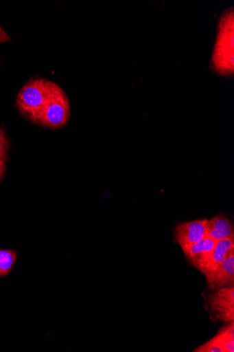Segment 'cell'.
Here are the masks:
<instances>
[{"label": "cell", "instance_id": "obj_1", "mask_svg": "<svg viewBox=\"0 0 234 352\" xmlns=\"http://www.w3.org/2000/svg\"><path fill=\"white\" fill-rule=\"evenodd\" d=\"M233 8H228L221 16L211 61V68L217 73L231 76L233 65Z\"/></svg>", "mask_w": 234, "mask_h": 352}, {"label": "cell", "instance_id": "obj_2", "mask_svg": "<svg viewBox=\"0 0 234 352\" xmlns=\"http://www.w3.org/2000/svg\"><path fill=\"white\" fill-rule=\"evenodd\" d=\"M54 84L43 78H33L28 80L17 95V109L30 120L47 102Z\"/></svg>", "mask_w": 234, "mask_h": 352}, {"label": "cell", "instance_id": "obj_3", "mask_svg": "<svg viewBox=\"0 0 234 352\" xmlns=\"http://www.w3.org/2000/svg\"><path fill=\"white\" fill-rule=\"evenodd\" d=\"M70 116L71 105L68 96L55 83L49 100L30 120L50 129H58L68 122Z\"/></svg>", "mask_w": 234, "mask_h": 352}, {"label": "cell", "instance_id": "obj_4", "mask_svg": "<svg viewBox=\"0 0 234 352\" xmlns=\"http://www.w3.org/2000/svg\"><path fill=\"white\" fill-rule=\"evenodd\" d=\"M207 306L216 321L229 323L234 320V285L221 287L211 294Z\"/></svg>", "mask_w": 234, "mask_h": 352}, {"label": "cell", "instance_id": "obj_5", "mask_svg": "<svg viewBox=\"0 0 234 352\" xmlns=\"http://www.w3.org/2000/svg\"><path fill=\"white\" fill-rule=\"evenodd\" d=\"M207 221V219H200L179 223L174 234L180 247L194 244L205 239Z\"/></svg>", "mask_w": 234, "mask_h": 352}, {"label": "cell", "instance_id": "obj_6", "mask_svg": "<svg viewBox=\"0 0 234 352\" xmlns=\"http://www.w3.org/2000/svg\"><path fill=\"white\" fill-rule=\"evenodd\" d=\"M234 249V238L218 241L214 249L202 262L193 267L207 276L224 262L229 252Z\"/></svg>", "mask_w": 234, "mask_h": 352}, {"label": "cell", "instance_id": "obj_7", "mask_svg": "<svg viewBox=\"0 0 234 352\" xmlns=\"http://www.w3.org/2000/svg\"><path fill=\"white\" fill-rule=\"evenodd\" d=\"M206 278L210 292L234 285V249L229 252L221 265Z\"/></svg>", "mask_w": 234, "mask_h": 352}, {"label": "cell", "instance_id": "obj_8", "mask_svg": "<svg viewBox=\"0 0 234 352\" xmlns=\"http://www.w3.org/2000/svg\"><path fill=\"white\" fill-rule=\"evenodd\" d=\"M206 238L216 242L234 238V230L231 221L223 216H216L208 219L206 226Z\"/></svg>", "mask_w": 234, "mask_h": 352}, {"label": "cell", "instance_id": "obj_9", "mask_svg": "<svg viewBox=\"0 0 234 352\" xmlns=\"http://www.w3.org/2000/svg\"><path fill=\"white\" fill-rule=\"evenodd\" d=\"M216 241L205 238L194 244L181 247L185 258L194 266L203 261L214 249Z\"/></svg>", "mask_w": 234, "mask_h": 352}, {"label": "cell", "instance_id": "obj_10", "mask_svg": "<svg viewBox=\"0 0 234 352\" xmlns=\"http://www.w3.org/2000/svg\"><path fill=\"white\" fill-rule=\"evenodd\" d=\"M221 346L224 352L234 351V322H229L213 338Z\"/></svg>", "mask_w": 234, "mask_h": 352}, {"label": "cell", "instance_id": "obj_11", "mask_svg": "<svg viewBox=\"0 0 234 352\" xmlns=\"http://www.w3.org/2000/svg\"><path fill=\"white\" fill-rule=\"evenodd\" d=\"M17 258L14 250L0 249V276H7L12 270Z\"/></svg>", "mask_w": 234, "mask_h": 352}, {"label": "cell", "instance_id": "obj_12", "mask_svg": "<svg viewBox=\"0 0 234 352\" xmlns=\"http://www.w3.org/2000/svg\"><path fill=\"white\" fill-rule=\"evenodd\" d=\"M194 352H224L221 346L212 338L205 344L195 349Z\"/></svg>", "mask_w": 234, "mask_h": 352}, {"label": "cell", "instance_id": "obj_13", "mask_svg": "<svg viewBox=\"0 0 234 352\" xmlns=\"http://www.w3.org/2000/svg\"><path fill=\"white\" fill-rule=\"evenodd\" d=\"M9 150V141L5 131L0 128V159L7 160Z\"/></svg>", "mask_w": 234, "mask_h": 352}, {"label": "cell", "instance_id": "obj_14", "mask_svg": "<svg viewBox=\"0 0 234 352\" xmlns=\"http://www.w3.org/2000/svg\"><path fill=\"white\" fill-rule=\"evenodd\" d=\"M12 41L11 37L7 34V32L0 25V43H8Z\"/></svg>", "mask_w": 234, "mask_h": 352}, {"label": "cell", "instance_id": "obj_15", "mask_svg": "<svg viewBox=\"0 0 234 352\" xmlns=\"http://www.w3.org/2000/svg\"><path fill=\"white\" fill-rule=\"evenodd\" d=\"M7 170V163L5 160L0 159V182H1L5 175Z\"/></svg>", "mask_w": 234, "mask_h": 352}]
</instances>
